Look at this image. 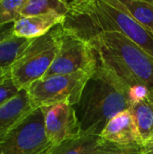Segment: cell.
I'll list each match as a JSON object with an SVG mask.
<instances>
[{"label": "cell", "mask_w": 153, "mask_h": 154, "mask_svg": "<svg viewBox=\"0 0 153 154\" xmlns=\"http://www.w3.org/2000/svg\"><path fill=\"white\" fill-rule=\"evenodd\" d=\"M131 106L124 87L97 60L96 68L84 86L78 103L73 106L81 135H100L114 116L130 110Z\"/></svg>", "instance_id": "1"}, {"label": "cell", "mask_w": 153, "mask_h": 154, "mask_svg": "<svg viewBox=\"0 0 153 154\" xmlns=\"http://www.w3.org/2000/svg\"><path fill=\"white\" fill-rule=\"evenodd\" d=\"M89 19L88 42L108 32H117L153 57V33L136 22L120 0H84Z\"/></svg>", "instance_id": "2"}, {"label": "cell", "mask_w": 153, "mask_h": 154, "mask_svg": "<svg viewBox=\"0 0 153 154\" xmlns=\"http://www.w3.org/2000/svg\"><path fill=\"white\" fill-rule=\"evenodd\" d=\"M62 32L59 24L47 34L32 40L19 54L10 67V78L19 90L45 76L56 58Z\"/></svg>", "instance_id": "3"}, {"label": "cell", "mask_w": 153, "mask_h": 154, "mask_svg": "<svg viewBox=\"0 0 153 154\" xmlns=\"http://www.w3.org/2000/svg\"><path fill=\"white\" fill-rule=\"evenodd\" d=\"M95 69L56 75L34 81L26 88L32 107L35 110L58 104L76 106Z\"/></svg>", "instance_id": "4"}, {"label": "cell", "mask_w": 153, "mask_h": 154, "mask_svg": "<svg viewBox=\"0 0 153 154\" xmlns=\"http://www.w3.org/2000/svg\"><path fill=\"white\" fill-rule=\"evenodd\" d=\"M52 147L46 137L42 110L38 108L0 142V154H50Z\"/></svg>", "instance_id": "5"}, {"label": "cell", "mask_w": 153, "mask_h": 154, "mask_svg": "<svg viewBox=\"0 0 153 154\" xmlns=\"http://www.w3.org/2000/svg\"><path fill=\"white\" fill-rule=\"evenodd\" d=\"M95 39L117 57L141 85L153 92L152 56L117 32H104Z\"/></svg>", "instance_id": "6"}, {"label": "cell", "mask_w": 153, "mask_h": 154, "mask_svg": "<svg viewBox=\"0 0 153 154\" xmlns=\"http://www.w3.org/2000/svg\"><path fill=\"white\" fill-rule=\"evenodd\" d=\"M96 65V53L91 44L63 31L56 58L43 78L93 70Z\"/></svg>", "instance_id": "7"}, {"label": "cell", "mask_w": 153, "mask_h": 154, "mask_svg": "<svg viewBox=\"0 0 153 154\" xmlns=\"http://www.w3.org/2000/svg\"><path fill=\"white\" fill-rule=\"evenodd\" d=\"M48 141L53 145L81 136L80 125L73 106L58 104L41 107Z\"/></svg>", "instance_id": "8"}, {"label": "cell", "mask_w": 153, "mask_h": 154, "mask_svg": "<svg viewBox=\"0 0 153 154\" xmlns=\"http://www.w3.org/2000/svg\"><path fill=\"white\" fill-rule=\"evenodd\" d=\"M100 136L103 140L110 143L144 145L136 121L131 110L121 112L114 116L107 123Z\"/></svg>", "instance_id": "9"}, {"label": "cell", "mask_w": 153, "mask_h": 154, "mask_svg": "<svg viewBox=\"0 0 153 154\" xmlns=\"http://www.w3.org/2000/svg\"><path fill=\"white\" fill-rule=\"evenodd\" d=\"M34 109L32 107L26 89L0 106V142Z\"/></svg>", "instance_id": "10"}, {"label": "cell", "mask_w": 153, "mask_h": 154, "mask_svg": "<svg viewBox=\"0 0 153 154\" xmlns=\"http://www.w3.org/2000/svg\"><path fill=\"white\" fill-rule=\"evenodd\" d=\"M65 15L47 14L32 16H22L14 24V35L19 38L33 40L47 34L51 29L64 21Z\"/></svg>", "instance_id": "11"}, {"label": "cell", "mask_w": 153, "mask_h": 154, "mask_svg": "<svg viewBox=\"0 0 153 154\" xmlns=\"http://www.w3.org/2000/svg\"><path fill=\"white\" fill-rule=\"evenodd\" d=\"M136 121L144 145L153 135V92L134 102L130 108Z\"/></svg>", "instance_id": "12"}, {"label": "cell", "mask_w": 153, "mask_h": 154, "mask_svg": "<svg viewBox=\"0 0 153 154\" xmlns=\"http://www.w3.org/2000/svg\"><path fill=\"white\" fill-rule=\"evenodd\" d=\"M102 141L100 135H81L53 146L50 154H98Z\"/></svg>", "instance_id": "13"}, {"label": "cell", "mask_w": 153, "mask_h": 154, "mask_svg": "<svg viewBox=\"0 0 153 154\" xmlns=\"http://www.w3.org/2000/svg\"><path fill=\"white\" fill-rule=\"evenodd\" d=\"M69 10V1L64 0H26L21 14L32 16L47 14H60L66 15Z\"/></svg>", "instance_id": "14"}, {"label": "cell", "mask_w": 153, "mask_h": 154, "mask_svg": "<svg viewBox=\"0 0 153 154\" xmlns=\"http://www.w3.org/2000/svg\"><path fill=\"white\" fill-rule=\"evenodd\" d=\"M122 5L146 30L153 33V5L147 0H120Z\"/></svg>", "instance_id": "15"}, {"label": "cell", "mask_w": 153, "mask_h": 154, "mask_svg": "<svg viewBox=\"0 0 153 154\" xmlns=\"http://www.w3.org/2000/svg\"><path fill=\"white\" fill-rule=\"evenodd\" d=\"M32 40L16 36L0 43V69L10 68L19 54L30 44Z\"/></svg>", "instance_id": "16"}, {"label": "cell", "mask_w": 153, "mask_h": 154, "mask_svg": "<svg viewBox=\"0 0 153 154\" xmlns=\"http://www.w3.org/2000/svg\"><path fill=\"white\" fill-rule=\"evenodd\" d=\"M26 0H0V25L14 23L21 17Z\"/></svg>", "instance_id": "17"}, {"label": "cell", "mask_w": 153, "mask_h": 154, "mask_svg": "<svg viewBox=\"0 0 153 154\" xmlns=\"http://www.w3.org/2000/svg\"><path fill=\"white\" fill-rule=\"evenodd\" d=\"M145 146L139 144H119L103 140L98 154H145Z\"/></svg>", "instance_id": "18"}, {"label": "cell", "mask_w": 153, "mask_h": 154, "mask_svg": "<svg viewBox=\"0 0 153 154\" xmlns=\"http://www.w3.org/2000/svg\"><path fill=\"white\" fill-rule=\"evenodd\" d=\"M19 89L14 84L11 78H8L0 82V106L8 102L10 99L14 97L18 93Z\"/></svg>", "instance_id": "19"}, {"label": "cell", "mask_w": 153, "mask_h": 154, "mask_svg": "<svg viewBox=\"0 0 153 154\" xmlns=\"http://www.w3.org/2000/svg\"><path fill=\"white\" fill-rule=\"evenodd\" d=\"M14 23L0 25V43L14 37Z\"/></svg>", "instance_id": "20"}, {"label": "cell", "mask_w": 153, "mask_h": 154, "mask_svg": "<svg viewBox=\"0 0 153 154\" xmlns=\"http://www.w3.org/2000/svg\"><path fill=\"white\" fill-rule=\"evenodd\" d=\"M10 78V68L0 69V82Z\"/></svg>", "instance_id": "21"}, {"label": "cell", "mask_w": 153, "mask_h": 154, "mask_svg": "<svg viewBox=\"0 0 153 154\" xmlns=\"http://www.w3.org/2000/svg\"><path fill=\"white\" fill-rule=\"evenodd\" d=\"M146 154H153V135L151 139L145 144Z\"/></svg>", "instance_id": "22"}, {"label": "cell", "mask_w": 153, "mask_h": 154, "mask_svg": "<svg viewBox=\"0 0 153 154\" xmlns=\"http://www.w3.org/2000/svg\"><path fill=\"white\" fill-rule=\"evenodd\" d=\"M150 2H151V3L153 5V0H150Z\"/></svg>", "instance_id": "23"}, {"label": "cell", "mask_w": 153, "mask_h": 154, "mask_svg": "<svg viewBox=\"0 0 153 154\" xmlns=\"http://www.w3.org/2000/svg\"><path fill=\"white\" fill-rule=\"evenodd\" d=\"M145 154H146V153H145Z\"/></svg>", "instance_id": "24"}]
</instances>
